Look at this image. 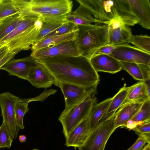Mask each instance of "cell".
Masks as SVG:
<instances>
[{"label": "cell", "mask_w": 150, "mask_h": 150, "mask_svg": "<svg viewBox=\"0 0 150 150\" xmlns=\"http://www.w3.org/2000/svg\"><path fill=\"white\" fill-rule=\"evenodd\" d=\"M122 70L128 72L134 79L140 81H143V78L139 64L120 61Z\"/></svg>", "instance_id": "31"}, {"label": "cell", "mask_w": 150, "mask_h": 150, "mask_svg": "<svg viewBox=\"0 0 150 150\" xmlns=\"http://www.w3.org/2000/svg\"><path fill=\"white\" fill-rule=\"evenodd\" d=\"M111 101L109 98L95 105L92 108L88 118V123L91 132L102 121Z\"/></svg>", "instance_id": "21"}, {"label": "cell", "mask_w": 150, "mask_h": 150, "mask_svg": "<svg viewBox=\"0 0 150 150\" xmlns=\"http://www.w3.org/2000/svg\"><path fill=\"white\" fill-rule=\"evenodd\" d=\"M33 150H39L37 149H33Z\"/></svg>", "instance_id": "43"}, {"label": "cell", "mask_w": 150, "mask_h": 150, "mask_svg": "<svg viewBox=\"0 0 150 150\" xmlns=\"http://www.w3.org/2000/svg\"><path fill=\"white\" fill-rule=\"evenodd\" d=\"M20 13L13 0H0V20Z\"/></svg>", "instance_id": "29"}, {"label": "cell", "mask_w": 150, "mask_h": 150, "mask_svg": "<svg viewBox=\"0 0 150 150\" xmlns=\"http://www.w3.org/2000/svg\"><path fill=\"white\" fill-rule=\"evenodd\" d=\"M9 53L8 46L6 44L0 45V60L5 57Z\"/></svg>", "instance_id": "39"}, {"label": "cell", "mask_w": 150, "mask_h": 150, "mask_svg": "<svg viewBox=\"0 0 150 150\" xmlns=\"http://www.w3.org/2000/svg\"><path fill=\"white\" fill-rule=\"evenodd\" d=\"M143 103L132 102L125 105L119 108L115 113V127H125L127 122L130 120L138 111Z\"/></svg>", "instance_id": "18"}, {"label": "cell", "mask_w": 150, "mask_h": 150, "mask_svg": "<svg viewBox=\"0 0 150 150\" xmlns=\"http://www.w3.org/2000/svg\"><path fill=\"white\" fill-rule=\"evenodd\" d=\"M85 7L96 19L108 25L110 21L118 16L113 0H77Z\"/></svg>", "instance_id": "5"}, {"label": "cell", "mask_w": 150, "mask_h": 150, "mask_svg": "<svg viewBox=\"0 0 150 150\" xmlns=\"http://www.w3.org/2000/svg\"><path fill=\"white\" fill-rule=\"evenodd\" d=\"M108 25V45H117L128 43L131 37V29L124 23L114 26Z\"/></svg>", "instance_id": "15"}, {"label": "cell", "mask_w": 150, "mask_h": 150, "mask_svg": "<svg viewBox=\"0 0 150 150\" xmlns=\"http://www.w3.org/2000/svg\"><path fill=\"white\" fill-rule=\"evenodd\" d=\"M44 22L39 17L34 25L14 38L0 45H7L9 49V53H18L22 50L30 49L34 44V40L42 28Z\"/></svg>", "instance_id": "8"}, {"label": "cell", "mask_w": 150, "mask_h": 150, "mask_svg": "<svg viewBox=\"0 0 150 150\" xmlns=\"http://www.w3.org/2000/svg\"><path fill=\"white\" fill-rule=\"evenodd\" d=\"M89 59L93 67L97 72L102 71L114 74L122 70L120 62L110 55H97Z\"/></svg>", "instance_id": "13"}, {"label": "cell", "mask_w": 150, "mask_h": 150, "mask_svg": "<svg viewBox=\"0 0 150 150\" xmlns=\"http://www.w3.org/2000/svg\"><path fill=\"white\" fill-rule=\"evenodd\" d=\"M78 30L77 25L71 22H67L45 36L42 39L49 37L61 35Z\"/></svg>", "instance_id": "33"}, {"label": "cell", "mask_w": 150, "mask_h": 150, "mask_svg": "<svg viewBox=\"0 0 150 150\" xmlns=\"http://www.w3.org/2000/svg\"><path fill=\"white\" fill-rule=\"evenodd\" d=\"M96 91L67 111L61 113L58 120L62 126V132L65 138L75 127L88 118L92 108L96 104Z\"/></svg>", "instance_id": "3"}, {"label": "cell", "mask_w": 150, "mask_h": 150, "mask_svg": "<svg viewBox=\"0 0 150 150\" xmlns=\"http://www.w3.org/2000/svg\"><path fill=\"white\" fill-rule=\"evenodd\" d=\"M129 90V87L124 86L112 98L108 110L102 121L114 115L125 100Z\"/></svg>", "instance_id": "24"}, {"label": "cell", "mask_w": 150, "mask_h": 150, "mask_svg": "<svg viewBox=\"0 0 150 150\" xmlns=\"http://www.w3.org/2000/svg\"><path fill=\"white\" fill-rule=\"evenodd\" d=\"M78 30L61 35L43 39L33 44L31 46L30 49L32 52L54 46L65 42L76 40L78 34Z\"/></svg>", "instance_id": "20"}, {"label": "cell", "mask_w": 150, "mask_h": 150, "mask_svg": "<svg viewBox=\"0 0 150 150\" xmlns=\"http://www.w3.org/2000/svg\"><path fill=\"white\" fill-rule=\"evenodd\" d=\"M27 80L33 86L38 88L50 87L55 81L49 71L38 63L30 70Z\"/></svg>", "instance_id": "12"}, {"label": "cell", "mask_w": 150, "mask_h": 150, "mask_svg": "<svg viewBox=\"0 0 150 150\" xmlns=\"http://www.w3.org/2000/svg\"><path fill=\"white\" fill-rule=\"evenodd\" d=\"M20 98L9 92L0 94V107L1 115L5 122L13 139L17 137L20 129L17 125L15 107Z\"/></svg>", "instance_id": "6"}, {"label": "cell", "mask_w": 150, "mask_h": 150, "mask_svg": "<svg viewBox=\"0 0 150 150\" xmlns=\"http://www.w3.org/2000/svg\"><path fill=\"white\" fill-rule=\"evenodd\" d=\"M22 18L19 13L1 20L0 24V42L16 27Z\"/></svg>", "instance_id": "26"}, {"label": "cell", "mask_w": 150, "mask_h": 150, "mask_svg": "<svg viewBox=\"0 0 150 150\" xmlns=\"http://www.w3.org/2000/svg\"><path fill=\"white\" fill-rule=\"evenodd\" d=\"M54 85L61 89L64 96L65 112L78 103L94 90L97 86L87 89L81 86L68 83L55 81Z\"/></svg>", "instance_id": "9"}, {"label": "cell", "mask_w": 150, "mask_h": 150, "mask_svg": "<svg viewBox=\"0 0 150 150\" xmlns=\"http://www.w3.org/2000/svg\"><path fill=\"white\" fill-rule=\"evenodd\" d=\"M39 17L28 16L23 17L16 27L0 42V45L8 41L33 27Z\"/></svg>", "instance_id": "25"}, {"label": "cell", "mask_w": 150, "mask_h": 150, "mask_svg": "<svg viewBox=\"0 0 150 150\" xmlns=\"http://www.w3.org/2000/svg\"><path fill=\"white\" fill-rule=\"evenodd\" d=\"M142 73L143 82L147 89L148 93L150 94V66L144 64H139Z\"/></svg>", "instance_id": "35"}, {"label": "cell", "mask_w": 150, "mask_h": 150, "mask_svg": "<svg viewBox=\"0 0 150 150\" xmlns=\"http://www.w3.org/2000/svg\"><path fill=\"white\" fill-rule=\"evenodd\" d=\"M29 103L28 98L20 99L15 107V116L17 125L20 129L24 128L23 118L25 114L29 111Z\"/></svg>", "instance_id": "27"}, {"label": "cell", "mask_w": 150, "mask_h": 150, "mask_svg": "<svg viewBox=\"0 0 150 150\" xmlns=\"http://www.w3.org/2000/svg\"><path fill=\"white\" fill-rule=\"evenodd\" d=\"M36 59L49 71L55 81L89 89L97 86L100 81L99 75L90 59L81 55H62Z\"/></svg>", "instance_id": "1"}, {"label": "cell", "mask_w": 150, "mask_h": 150, "mask_svg": "<svg viewBox=\"0 0 150 150\" xmlns=\"http://www.w3.org/2000/svg\"><path fill=\"white\" fill-rule=\"evenodd\" d=\"M131 43L137 48L150 54V37L146 35H132L128 43Z\"/></svg>", "instance_id": "30"}, {"label": "cell", "mask_w": 150, "mask_h": 150, "mask_svg": "<svg viewBox=\"0 0 150 150\" xmlns=\"http://www.w3.org/2000/svg\"><path fill=\"white\" fill-rule=\"evenodd\" d=\"M64 20L77 25H89L92 23L105 24L104 23L95 19L85 7L80 4L75 11H71L66 15L64 17Z\"/></svg>", "instance_id": "17"}, {"label": "cell", "mask_w": 150, "mask_h": 150, "mask_svg": "<svg viewBox=\"0 0 150 150\" xmlns=\"http://www.w3.org/2000/svg\"><path fill=\"white\" fill-rule=\"evenodd\" d=\"M146 143L143 138L139 137L134 144L127 150H142Z\"/></svg>", "instance_id": "37"}, {"label": "cell", "mask_w": 150, "mask_h": 150, "mask_svg": "<svg viewBox=\"0 0 150 150\" xmlns=\"http://www.w3.org/2000/svg\"><path fill=\"white\" fill-rule=\"evenodd\" d=\"M88 118L75 127L65 139L67 147L79 148L85 143L91 133Z\"/></svg>", "instance_id": "14"}, {"label": "cell", "mask_w": 150, "mask_h": 150, "mask_svg": "<svg viewBox=\"0 0 150 150\" xmlns=\"http://www.w3.org/2000/svg\"><path fill=\"white\" fill-rule=\"evenodd\" d=\"M109 55L119 61L150 66V54L128 44L116 45Z\"/></svg>", "instance_id": "7"}, {"label": "cell", "mask_w": 150, "mask_h": 150, "mask_svg": "<svg viewBox=\"0 0 150 150\" xmlns=\"http://www.w3.org/2000/svg\"><path fill=\"white\" fill-rule=\"evenodd\" d=\"M18 53L17 52H10L0 60V69L6 63L13 58Z\"/></svg>", "instance_id": "38"}, {"label": "cell", "mask_w": 150, "mask_h": 150, "mask_svg": "<svg viewBox=\"0 0 150 150\" xmlns=\"http://www.w3.org/2000/svg\"><path fill=\"white\" fill-rule=\"evenodd\" d=\"M38 63L31 56L18 59H11L6 63L0 69L7 71L10 75L26 80L30 70Z\"/></svg>", "instance_id": "11"}, {"label": "cell", "mask_w": 150, "mask_h": 150, "mask_svg": "<svg viewBox=\"0 0 150 150\" xmlns=\"http://www.w3.org/2000/svg\"><path fill=\"white\" fill-rule=\"evenodd\" d=\"M116 46V45H107L103 46L99 48L95 52L92 57L96 55L100 54L109 55Z\"/></svg>", "instance_id": "36"}, {"label": "cell", "mask_w": 150, "mask_h": 150, "mask_svg": "<svg viewBox=\"0 0 150 150\" xmlns=\"http://www.w3.org/2000/svg\"><path fill=\"white\" fill-rule=\"evenodd\" d=\"M78 25L76 39L81 55L90 59L100 47L108 44V25Z\"/></svg>", "instance_id": "2"}, {"label": "cell", "mask_w": 150, "mask_h": 150, "mask_svg": "<svg viewBox=\"0 0 150 150\" xmlns=\"http://www.w3.org/2000/svg\"><path fill=\"white\" fill-rule=\"evenodd\" d=\"M139 24L150 29V2L149 0H128Z\"/></svg>", "instance_id": "16"}, {"label": "cell", "mask_w": 150, "mask_h": 150, "mask_svg": "<svg viewBox=\"0 0 150 150\" xmlns=\"http://www.w3.org/2000/svg\"><path fill=\"white\" fill-rule=\"evenodd\" d=\"M149 99L150 100V94L148 93L144 82L140 81L129 87L127 96L119 108L129 103H143Z\"/></svg>", "instance_id": "19"}, {"label": "cell", "mask_w": 150, "mask_h": 150, "mask_svg": "<svg viewBox=\"0 0 150 150\" xmlns=\"http://www.w3.org/2000/svg\"><path fill=\"white\" fill-rule=\"evenodd\" d=\"M74 150H77V148L74 147Z\"/></svg>", "instance_id": "42"}, {"label": "cell", "mask_w": 150, "mask_h": 150, "mask_svg": "<svg viewBox=\"0 0 150 150\" xmlns=\"http://www.w3.org/2000/svg\"><path fill=\"white\" fill-rule=\"evenodd\" d=\"M77 40L65 42L56 45L32 52L30 56L36 59L59 56L81 55Z\"/></svg>", "instance_id": "10"}, {"label": "cell", "mask_w": 150, "mask_h": 150, "mask_svg": "<svg viewBox=\"0 0 150 150\" xmlns=\"http://www.w3.org/2000/svg\"><path fill=\"white\" fill-rule=\"evenodd\" d=\"M13 139L11 136L6 124L3 120L0 127V148H10Z\"/></svg>", "instance_id": "32"}, {"label": "cell", "mask_w": 150, "mask_h": 150, "mask_svg": "<svg viewBox=\"0 0 150 150\" xmlns=\"http://www.w3.org/2000/svg\"><path fill=\"white\" fill-rule=\"evenodd\" d=\"M19 139L21 142L23 143L26 141V137L24 135H21L19 136Z\"/></svg>", "instance_id": "40"}, {"label": "cell", "mask_w": 150, "mask_h": 150, "mask_svg": "<svg viewBox=\"0 0 150 150\" xmlns=\"http://www.w3.org/2000/svg\"><path fill=\"white\" fill-rule=\"evenodd\" d=\"M142 150H150V145L148 144L144 146Z\"/></svg>", "instance_id": "41"}, {"label": "cell", "mask_w": 150, "mask_h": 150, "mask_svg": "<svg viewBox=\"0 0 150 150\" xmlns=\"http://www.w3.org/2000/svg\"><path fill=\"white\" fill-rule=\"evenodd\" d=\"M133 130L139 137L143 138L146 140V143L150 144V122L138 125Z\"/></svg>", "instance_id": "34"}, {"label": "cell", "mask_w": 150, "mask_h": 150, "mask_svg": "<svg viewBox=\"0 0 150 150\" xmlns=\"http://www.w3.org/2000/svg\"><path fill=\"white\" fill-rule=\"evenodd\" d=\"M114 118L115 115L100 122L78 150H104L108 139L116 129Z\"/></svg>", "instance_id": "4"}, {"label": "cell", "mask_w": 150, "mask_h": 150, "mask_svg": "<svg viewBox=\"0 0 150 150\" xmlns=\"http://www.w3.org/2000/svg\"><path fill=\"white\" fill-rule=\"evenodd\" d=\"M150 122V100L144 102L133 117L127 124L125 127L129 130L144 123Z\"/></svg>", "instance_id": "23"}, {"label": "cell", "mask_w": 150, "mask_h": 150, "mask_svg": "<svg viewBox=\"0 0 150 150\" xmlns=\"http://www.w3.org/2000/svg\"><path fill=\"white\" fill-rule=\"evenodd\" d=\"M1 20H0V23H1Z\"/></svg>", "instance_id": "44"}, {"label": "cell", "mask_w": 150, "mask_h": 150, "mask_svg": "<svg viewBox=\"0 0 150 150\" xmlns=\"http://www.w3.org/2000/svg\"><path fill=\"white\" fill-rule=\"evenodd\" d=\"M113 1L117 15L125 24L132 26L138 23L128 0H113Z\"/></svg>", "instance_id": "22"}, {"label": "cell", "mask_w": 150, "mask_h": 150, "mask_svg": "<svg viewBox=\"0 0 150 150\" xmlns=\"http://www.w3.org/2000/svg\"><path fill=\"white\" fill-rule=\"evenodd\" d=\"M66 22L63 19L44 22L42 28L34 40V44L40 41L45 36Z\"/></svg>", "instance_id": "28"}]
</instances>
